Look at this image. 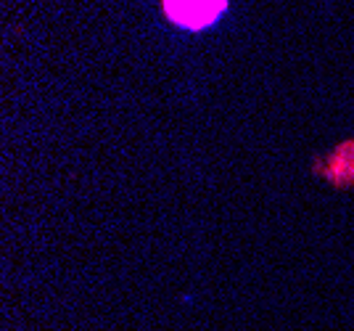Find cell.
Segmentation results:
<instances>
[{"label": "cell", "mask_w": 354, "mask_h": 331, "mask_svg": "<svg viewBox=\"0 0 354 331\" xmlns=\"http://www.w3.org/2000/svg\"><path fill=\"white\" fill-rule=\"evenodd\" d=\"M225 0H164L167 14L183 27H204L222 11Z\"/></svg>", "instance_id": "1"}]
</instances>
